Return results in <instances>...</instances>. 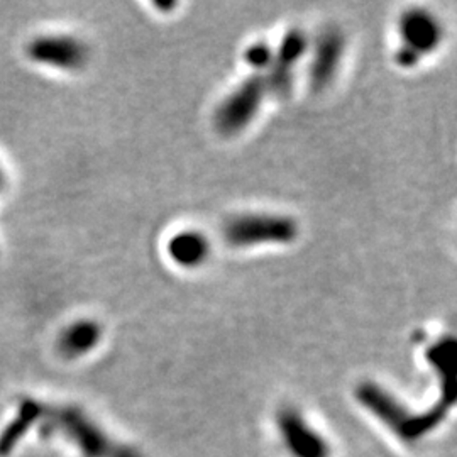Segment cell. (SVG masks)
I'll return each instance as SVG.
<instances>
[{
  "label": "cell",
  "mask_w": 457,
  "mask_h": 457,
  "mask_svg": "<svg viewBox=\"0 0 457 457\" xmlns=\"http://www.w3.org/2000/svg\"><path fill=\"white\" fill-rule=\"evenodd\" d=\"M222 236L234 247L249 245H287L298 236V226L287 215L271 213H247L230 219L222 228Z\"/></svg>",
  "instance_id": "obj_1"
},
{
  "label": "cell",
  "mask_w": 457,
  "mask_h": 457,
  "mask_svg": "<svg viewBox=\"0 0 457 457\" xmlns=\"http://www.w3.org/2000/svg\"><path fill=\"white\" fill-rule=\"evenodd\" d=\"M266 90L262 75L245 79L217 109L213 119L217 131L224 136H232L245 129L258 114Z\"/></svg>",
  "instance_id": "obj_2"
},
{
  "label": "cell",
  "mask_w": 457,
  "mask_h": 457,
  "mask_svg": "<svg viewBox=\"0 0 457 457\" xmlns=\"http://www.w3.org/2000/svg\"><path fill=\"white\" fill-rule=\"evenodd\" d=\"M403 46L396 53V62L403 68L417 65L425 53L437 48L441 41V26L436 17L422 9H411L400 21Z\"/></svg>",
  "instance_id": "obj_3"
},
{
  "label": "cell",
  "mask_w": 457,
  "mask_h": 457,
  "mask_svg": "<svg viewBox=\"0 0 457 457\" xmlns=\"http://www.w3.org/2000/svg\"><path fill=\"white\" fill-rule=\"evenodd\" d=\"M307 49V37L298 29H294L281 39L277 54L270 63V73L264 77L266 88L278 98L290 96L294 88V70Z\"/></svg>",
  "instance_id": "obj_4"
},
{
  "label": "cell",
  "mask_w": 457,
  "mask_h": 457,
  "mask_svg": "<svg viewBox=\"0 0 457 457\" xmlns=\"http://www.w3.org/2000/svg\"><path fill=\"white\" fill-rule=\"evenodd\" d=\"M344 51V36L339 29H326L319 36L311 68V85L313 90H324L337 73Z\"/></svg>",
  "instance_id": "obj_5"
},
{
  "label": "cell",
  "mask_w": 457,
  "mask_h": 457,
  "mask_svg": "<svg viewBox=\"0 0 457 457\" xmlns=\"http://www.w3.org/2000/svg\"><path fill=\"white\" fill-rule=\"evenodd\" d=\"M278 425L279 430H283L288 451L295 457H327L328 454L324 439H320L317 432L303 422L298 411L283 410L278 415Z\"/></svg>",
  "instance_id": "obj_6"
},
{
  "label": "cell",
  "mask_w": 457,
  "mask_h": 457,
  "mask_svg": "<svg viewBox=\"0 0 457 457\" xmlns=\"http://www.w3.org/2000/svg\"><path fill=\"white\" fill-rule=\"evenodd\" d=\"M209 251H211V245L207 237L196 230L180 232L168 245V253L171 260L188 268L198 266L205 262L209 256Z\"/></svg>",
  "instance_id": "obj_7"
},
{
  "label": "cell",
  "mask_w": 457,
  "mask_h": 457,
  "mask_svg": "<svg viewBox=\"0 0 457 457\" xmlns=\"http://www.w3.org/2000/svg\"><path fill=\"white\" fill-rule=\"evenodd\" d=\"M98 339V327L96 324H90V322H83L75 327L68 339H66V345L70 351H75V353H82L87 351L88 347H92L94 344L97 343Z\"/></svg>",
  "instance_id": "obj_8"
},
{
  "label": "cell",
  "mask_w": 457,
  "mask_h": 457,
  "mask_svg": "<svg viewBox=\"0 0 457 457\" xmlns=\"http://www.w3.org/2000/svg\"><path fill=\"white\" fill-rule=\"evenodd\" d=\"M271 58H273V53H271V49L268 48L264 43L253 45L251 48L247 49V53H245L247 63L253 66V68H256V70H262V68L270 66Z\"/></svg>",
  "instance_id": "obj_9"
}]
</instances>
